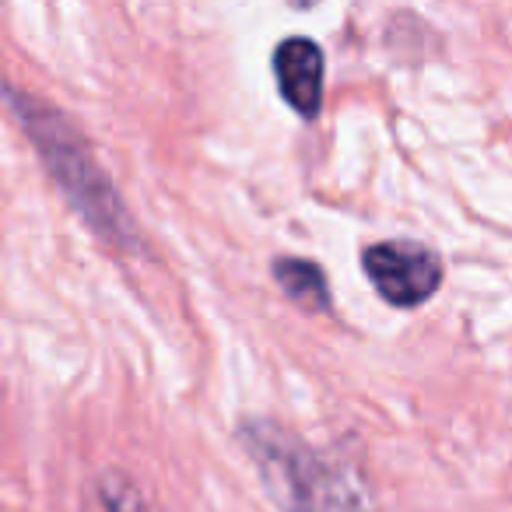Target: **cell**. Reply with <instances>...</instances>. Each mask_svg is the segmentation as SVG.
<instances>
[{
  "instance_id": "8992f818",
  "label": "cell",
  "mask_w": 512,
  "mask_h": 512,
  "mask_svg": "<svg viewBox=\"0 0 512 512\" xmlns=\"http://www.w3.org/2000/svg\"><path fill=\"white\" fill-rule=\"evenodd\" d=\"M99 495L106 512H148L141 491L127 481V474H106L99 484Z\"/></svg>"
},
{
  "instance_id": "6da1fadb",
  "label": "cell",
  "mask_w": 512,
  "mask_h": 512,
  "mask_svg": "<svg viewBox=\"0 0 512 512\" xmlns=\"http://www.w3.org/2000/svg\"><path fill=\"white\" fill-rule=\"evenodd\" d=\"M0 99L8 102L11 116H15L18 127L25 130L32 148L39 151L46 172H50L53 183L60 186L67 204L85 218V225L92 228L102 242H109V246H116V249L141 246L134 218H130V211L120 200V190H116L113 179L106 176V169H102V162L95 158V151L88 148L81 130L74 127L60 109H53L50 102L25 92V88L11 85V81L0 85Z\"/></svg>"
},
{
  "instance_id": "3957f363",
  "label": "cell",
  "mask_w": 512,
  "mask_h": 512,
  "mask_svg": "<svg viewBox=\"0 0 512 512\" xmlns=\"http://www.w3.org/2000/svg\"><path fill=\"white\" fill-rule=\"evenodd\" d=\"M362 267L369 274L372 288L379 292V299H386L397 309L421 306L442 285V256L425 242H372L362 253Z\"/></svg>"
},
{
  "instance_id": "5b68a950",
  "label": "cell",
  "mask_w": 512,
  "mask_h": 512,
  "mask_svg": "<svg viewBox=\"0 0 512 512\" xmlns=\"http://www.w3.org/2000/svg\"><path fill=\"white\" fill-rule=\"evenodd\" d=\"M274 281L281 285V292L292 295L299 306L323 313L330 309V288H327V274L320 264L313 260H302V256H278L274 260Z\"/></svg>"
},
{
  "instance_id": "277c9868",
  "label": "cell",
  "mask_w": 512,
  "mask_h": 512,
  "mask_svg": "<svg viewBox=\"0 0 512 512\" xmlns=\"http://www.w3.org/2000/svg\"><path fill=\"white\" fill-rule=\"evenodd\" d=\"M274 81L278 92L302 120H316L323 109V50L306 36H288L285 43H278L274 50Z\"/></svg>"
},
{
  "instance_id": "7a4b0ae2",
  "label": "cell",
  "mask_w": 512,
  "mask_h": 512,
  "mask_svg": "<svg viewBox=\"0 0 512 512\" xmlns=\"http://www.w3.org/2000/svg\"><path fill=\"white\" fill-rule=\"evenodd\" d=\"M239 442L256 463L281 512H376L362 470L334 453L313 449L288 428L249 418Z\"/></svg>"
}]
</instances>
